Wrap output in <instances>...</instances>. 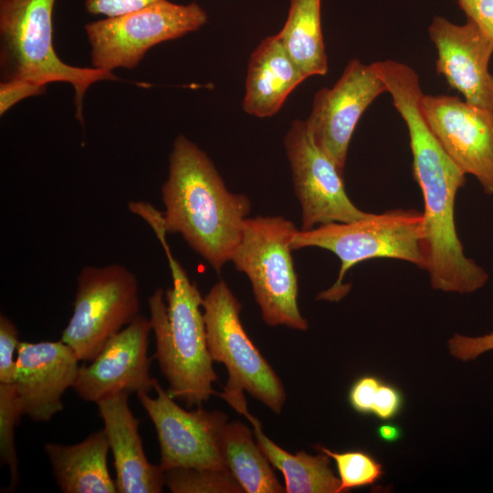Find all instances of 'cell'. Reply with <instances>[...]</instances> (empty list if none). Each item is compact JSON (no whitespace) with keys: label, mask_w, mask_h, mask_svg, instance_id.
<instances>
[{"label":"cell","mask_w":493,"mask_h":493,"mask_svg":"<svg viewBox=\"0 0 493 493\" xmlns=\"http://www.w3.org/2000/svg\"><path fill=\"white\" fill-rule=\"evenodd\" d=\"M150 320L139 314L107 341L90 364L79 366L74 391L85 401L100 400L121 392L149 393L156 379L150 374L147 356Z\"/></svg>","instance_id":"obj_14"},{"label":"cell","mask_w":493,"mask_h":493,"mask_svg":"<svg viewBox=\"0 0 493 493\" xmlns=\"http://www.w3.org/2000/svg\"><path fill=\"white\" fill-rule=\"evenodd\" d=\"M149 226L165 252L173 280L165 292L158 288L148 299L156 346L153 357L168 382L170 395L189 408L201 406L219 394L213 388L218 377L207 347L203 297L173 257L163 218H152Z\"/></svg>","instance_id":"obj_3"},{"label":"cell","mask_w":493,"mask_h":493,"mask_svg":"<svg viewBox=\"0 0 493 493\" xmlns=\"http://www.w3.org/2000/svg\"><path fill=\"white\" fill-rule=\"evenodd\" d=\"M207 21L195 2L158 0L143 8L85 25L92 68L113 72L135 68L149 49L194 32Z\"/></svg>","instance_id":"obj_7"},{"label":"cell","mask_w":493,"mask_h":493,"mask_svg":"<svg viewBox=\"0 0 493 493\" xmlns=\"http://www.w3.org/2000/svg\"><path fill=\"white\" fill-rule=\"evenodd\" d=\"M320 6L321 0H290L287 20L277 34L306 79L329 70Z\"/></svg>","instance_id":"obj_22"},{"label":"cell","mask_w":493,"mask_h":493,"mask_svg":"<svg viewBox=\"0 0 493 493\" xmlns=\"http://www.w3.org/2000/svg\"><path fill=\"white\" fill-rule=\"evenodd\" d=\"M377 436L387 443H393L400 440L403 436L402 428L393 423H384L376 429Z\"/></svg>","instance_id":"obj_33"},{"label":"cell","mask_w":493,"mask_h":493,"mask_svg":"<svg viewBox=\"0 0 493 493\" xmlns=\"http://www.w3.org/2000/svg\"><path fill=\"white\" fill-rule=\"evenodd\" d=\"M404 402V395L396 386L383 382L378 388L372 414L381 420H391L400 414Z\"/></svg>","instance_id":"obj_30"},{"label":"cell","mask_w":493,"mask_h":493,"mask_svg":"<svg viewBox=\"0 0 493 493\" xmlns=\"http://www.w3.org/2000/svg\"><path fill=\"white\" fill-rule=\"evenodd\" d=\"M247 425L227 422L222 431L221 450L227 469L246 493H284L283 487Z\"/></svg>","instance_id":"obj_21"},{"label":"cell","mask_w":493,"mask_h":493,"mask_svg":"<svg viewBox=\"0 0 493 493\" xmlns=\"http://www.w3.org/2000/svg\"><path fill=\"white\" fill-rule=\"evenodd\" d=\"M298 228L283 216L246 218L230 261L252 286L263 320L306 330L307 320L298 305L299 285L290 242Z\"/></svg>","instance_id":"obj_6"},{"label":"cell","mask_w":493,"mask_h":493,"mask_svg":"<svg viewBox=\"0 0 493 493\" xmlns=\"http://www.w3.org/2000/svg\"><path fill=\"white\" fill-rule=\"evenodd\" d=\"M292 250L320 247L333 253L341 261L338 278L319 299L339 301L350 290L343 284L346 273L355 265L378 257L404 260L426 270L427 257L423 212L393 209L371 214L348 223H330L310 230H298Z\"/></svg>","instance_id":"obj_5"},{"label":"cell","mask_w":493,"mask_h":493,"mask_svg":"<svg viewBox=\"0 0 493 493\" xmlns=\"http://www.w3.org/2000/svg\"><path fill=\"white\" fill-rule=\"evenodd\" d=\"M428 35L436 50L435 70L467 102L493 111V42L472 22L435 16Z\"/></svg>","instance_id":"obj_15"},{"label":"cell","mask_w":493,"mask_h":493,"mask_svg":"<svg viewBox=\"0 0 493 493\" xmlns=\"http://www.w3.org/2000/svg\"><path fill=\"white\" fill-rule=\"evenodd\" d=\"M424 93L416 87L398 89L393 104L406 124L413 174L424 199L426 270L433 288L472 293L488 274L464 253L455 224V201L466 173L452 161L431 131L421 108Z\"/></svg>","instance_id":"obj_1"},{"label":"cell","mask_w":493,"mask_h":493,"mask_svg":"<svg viewBox=\"0 0 493 493\" xmlns=\"http://www.w3.org/2000/svg\"><path fill=\"white\" fill-rule=\"evenodd\" d=\"M469 20L493 42V0H456Z\"/></svg>","instance_id":"obj_31"},{"label":"cell","mask_w":493,"mask_h":493,"mask_svg":"<svg viewBox=\"0 0 493 493\" xmlns=\"http://www.w3.org/2000/svg\"><path fill=\"white\" fill-rule=\"evenodd\" d=\"M202 308L211 358L227 369L225 387L246 390L280 414L286 400L284 386L246 334L240 320L241 304L224 280L203 297Z\"/></svg>","instance_id":"obj_9"},{"label":"cell","mask_w":493,"mask_h":493,"mask_svg":"<svg viewBox=\"0 0 493 493\" xmlns=\"http://www.w3.org/2000/svg\"><path fill=\"white\" fill-rule=\"evenodd\" d=\"M164 485L173 493H243L228 470L171 468L164 470Z\"/></svg>","instance_id":"obj_23"},{"label":"cell","mask_w":493,"mask_h":493,"mask_svg":"<svg viewBox=\"0 0 493 493\" xmlns=\"http://www.w3.org/2000/svg\"><path fill=\"white\" fill-rule=\"evenodd\" d=\"M306 77L291 59L278 35L262 40L250 56L243 110L266 118L276 114Z\"/></svg>","instance_id":"obj_18"},{"label":"cell","mask_w":493,"mask_h":493,"mask_svg":"<svg viewBox=\"0 0 493 493\" xmlns=\"http://www.w3.org/2000/svg\"><path fill=\"white\" fill-rule=\"evenodd\" d=\"M424 116L452 161L493 194V111L456 96L426 95Z\"/></svg>","instance_id":"obj_13"},{"label":"cell","mask_w":493,"mask_h":493,"mask_svg":"<svg viewBox=\"0 0 493 493\" xmlns=\"http://www.w3.org/2000/svg\"><path fill=\"white\" fill-rule=\"evenodd\" d=\"M140 309L137 277L120 264L86 266L77 277L74 309L61 340L79 361L91 362Z\"/></svg>","instance_id":"obj_8"},{"label":"cell","mask_w":493,"mask_h":493,"mask_svg":"<svg viewBox=\"0 0 493 493\" xmlns=\"http://www.w3.org/2000/svg\"><path fill=\"white\" fill-rule=\"evenodd\" d=\"M156 397L137 393L156 430L163 470L178 467L228 470L221 450V435L227 416L201 406L185 410L156 380ZM229 471V470H228Z\"/></svg>","instance_id":"obj_10"},{"label":"cell","mask_w":493,"mask_h":493,"mask_svg":"<svg viewBox=\"0 0 493 493\" xmlns=\"http://www.w3.org/2000/svg\"><path fill=\"white\" fill-rule=\"evenodd\" d=\"M56 0H0V64L3 80L25 79L47 85L66 82L74 89L76 117L83 122L88 89L115 80L113 72L80 68L61 60L53 45Z\"/></svg>","instance_id":"obj_4"},{"label":"cell","mask_w":493,"mask_h":493,"mask_svg":"<svg viewBox=\"0 0 493 493\" xmlns=\"http://www.w3.org/2000/svg\"><path fill=\"white\" fill-rule=\"evenodd\" d=\"M219 396L254 426L253 433L260 449L284 477L287 493H338L341 481L330 467L328 455L320 452L311 456L305 451L291 454L284 450L263 433L260 422L247 410L242 390L223 389Z\"/></svg>","instance_id":"obj_19"},{"label":"cell","mask_w":493,"mask_h":493,"mask_svg":"<svg viewBox=\"0 0 493 493\" xmlns=\"http://www.w3.org/2000/svg\"><path fill=\"white\" fill-rule=\"evenodd\" d=\"M387 92L373 63L354 58L331 88L317 91L306 120L315 143L343 173L353 131L366 109Z\"/></svg>","instance_id":"obj_12"},{"label":"cell","mask_w":493,"mask_h":493,"mask_svg":"<svg viewBox=\"0 0 493 493\" xmlns=\"http://www.w3.org/2000/svg\"><path fill=\"white\" fill-rule=\"evenodd\" d=\"M129 394L121 392L96 403L114 459L117 491L160 493L164 486V470L150 463L145 456L140 421L130 408Z\"/></svg>","instance_id":"obj_17"},{"label":"cell","mask_w":493,"mask_h":493,"mask_svg":"<svg viewBox=\"0 0 493 493\" xmlns=\"http://www.w3.org/2000/svg\"><path fill=\"white\" fill-rule=\"evenodd\" d=\"M315 447L334 460L341 481L338 493L372 485L383 474L381 463L367 452H336L322 446Z\"/></svg>","instance_id":"obj_25"},{"label":"cell","mask_w":493,"mask_h":493,"mask_svg":"<svg viewBox=\"0 0 493 493\" xmlns=\"http://www.w3.org/2000/svg\"><path fill=\"white\" fill-rule=\"evenodd\" d=\"M293 186L301 206V229L348 223L370 215L348 196L343 173L314 142L306 121L294 120L284 137Z\"/></svg>","instance_id":"obj_11"},{"label":"cell","mask_w":493,"mask_h":493,"mask_svg":"<svg viewBox=\"0 0 493 493\" xmlns=\"http://www.w3.org/2000/svg\"><path fill=\"white\" fill-rule=\"evenodd\" d=\"M158 0H84L86 10L92 15L110 17L143 8Z\"/></svg>","instance_id":"obj_32"},{"label":"cell","mask_w":493,"mask_h":493,"mask_svg":"<svg viewBox=\"0 0 493 493\" xmlns=\"http://www.w3.org/2000/svg\"><path fill=\"white\" fill-rule=\"evenodd\" d=\"M47 86L25 79H8L0 83V115L21 100L40 95Z\"/></svg>","instance_id":"obj_27"},{"label":"cell","mask_w":493,"mask_h":493,"mask_svg":"<svg viewBox=\"0 0 493 493\" xmlns=\"http://www.w3.org/2000/svg\"><path fill=\"white\" fill-rule=\"evenodd\" d=\"M22 415L14 383H0V460L9 469L8 491H13L19 482L15 427Z\"/></svg>","instance_id":"obj_24"},{"label":"cell","mask_w":493,"mask_h":493,"mask_svg":"<svg viewBox=\"0 0 493 493\" xmlns=\"http://www.w3.org/2000/svg\"><path fill=\"white\" fill-rule=\"evenodd\" d=\"M79 361L62 341H20L14 384L23 415L47 422L62 411V396L73 387Z\"/></svg>","instance_id":"obj_16"},{"label":"cell","mask_w":493,"mask_h":493,"mask_svg":"<svg viewBox=\"0 0 493 493\" xmlns=\"http://www.w3.org/2000/svg\"><path fill=\"white\" fill-rule=\"evenodd\" d=\"M44 448L61 492H118L108 468L110 449L103 429L75 445L47 443Z\"/></svg>","instance_id":"obj_20"},{"label":"cell","mask_w":493,"mask_h":493,"mask_svg":"<svg viewBox=\"0 0 493 493\" xmlns=\"http://www.w3.org/2000/svg\"><path fill=\"white\" fill-rule=\"evenodd\" d=\"M161 192L167 234H179L219 272L241 239L249 198L230 192L208 155L183 134L173 143Z\"/></svg>","instance_id":"obj_2"},{"label":"cell","mask_w":493,"mask_h":493,"mask_svg":"<svg viewBox=\"0 0 493 493\" xmlns=\"http://www.w3.org/2000/svg\"><path fill=\"white\" fill-rule=\"evenodd\" d=\"M450 353L464 362L477 359L479 355L493 351V331L482 336L455 334L448 341Z\"/></svg>","instance_id":"obj_29"},{"label":"cell","mask_w":493,"mask_h":493,"mask_svg":"<svg viewBox=\"0 0 493 493\" xmlns=\"http://www.w3.org/2000/svg\"><path fill=\"white\" fill-rule=\"evenodd\" d=\"M19 333L15 323L4 314L0 315V383H14L19 345Z\"/></svg>","instance_id":"obj_26"},{"label":"cell","mask_w":493,"mask_h":493,"mask_svg":"<svg viewBox=\"0 0 493 493\" xmlns=\"http://www.w3.org/2000/svg\"><path fill=\"white\" fill-rule=\"evenodd\" d=\"M382 383L380 378L371 374L356 379L348 393L351 407L361 414H372L376 393Z\"/></svg>","instance_id":"obj_28"}]
</instances>
